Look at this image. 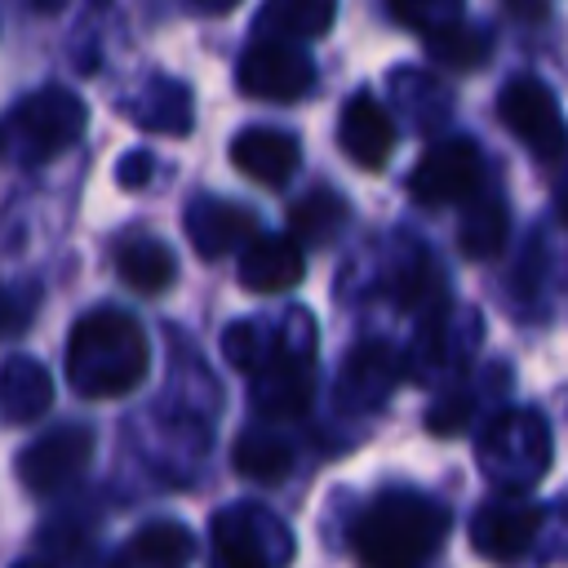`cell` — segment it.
Segmentation results:
<instances>
[{
  "instance_id": "1",
  "label": "cell",
  "mask_w": 568,
  "mask_h": 568,
  "mask_svg": "<svg viewBox=\"0 0 568 568\" xmlns=\"http://www.w3.org/2000/svg\"><path fill=\"white\" fill-rule=\"evenodd\" d=\"M151 346L142 324L120 306H93L67 337V382L84 399H115L142 386Z\"/></svg>"
},
{
  "instance_id": "2",
  "label": "cell",
  "mask_w": 568,
  "mask_h": 568,
  "mask_svg": "<svg viewBox=\"0 0 568 568\" xmlns=\"http://www.w3.org/2000/svg\"><path fill=\"white\" fill-rule=\"evenodd\" d=\"M448 537V510L435 497L395 488L364 506L355 519V555L373 568H404L435 555Z\"/></svg>"
},
{
  "instance_id": "3",
  "label": "cell",
  "mask_w": 568,
  "mask_h": 568,
  "mask_svg": "<svg viewBox=\"0 0 568 568\" xmlns=\"http://www.w3.org/2000/svg\"><path fill=\"white\" fill-rule=\"evenodd\" d=\"M555 457V439L541 413L532 408H506L497 413L475 444V462L479 475L497 488V493H528Z\"/></svg>"
},
{
  "instance_id": "4",
  "label": "cell",
  "mask_w": 568,
  "mask_h": 568,
  "mask_svg": "<svg viewBox=\"0 0 568 568\" xmlns=\"http://www.w3.org/2000/svg\"><path fill=\"white\" fill-rule=\"evenodd\" d=\"M84 124H89V106H84L71 89L49 84V89L27 93V98L9 111L0 138H4L27 164H44V160L71 151V146L80 142Z\"/></svg>"
},
{
  "instance_id": "5",
  "label": "cell",
  "mask_w": 568,
  "mask_h": 568,
  "mask_svg": "<svg viewBox=\"0 0 568 568\" xmlns=\"http://www.w3.org/2000/svg\"><path fill=\"white\" fill-rule=\"evenodd\" d=\"M311 328L297 333V342L288 337V328H280V346L262 359V368H253V408L271 422H293L311 408L315 399V364H311Z\"/></svg>"
},
{
  "instance_id": "6",
  "label": "cell",
  "mask_w": 568,
  "mask_h": 568,
  "mask_svg": "<svg viewBox=\"0 0 568 568\" xmlns=\"http://www.w3.org/2000/svg\"><path fill=\"white\" fill-rule=\"evenodd\" d=\"M484 182V155L470 138H444L435 146L422 151V160L408 173V195L413 204L426 209H444V204H462L479 191Z\"/></svg>"
},
{
  "instance_id": "7",
  "label": "cell",
  "mask_w": 568,
  "mask_h": 568,
  "mask_svg": "<svg viewBox=\"0 0 568 568\" xmlns=\"http://www.w3.org/2000/svg\"><path fill=\"white\" fill-rule=\"evenodd\" d=\"M497 120L537 155V160H559L564 155V115L559 98L550 93L546 80L537 75H515L497 93Z\"/></svg>"
},
{
  "instance_id": "8",
  "label": "cell",
  "mask_w": 568,
  "mask_h": 568,
  "mask_svg": "<svg viewBox=\"0 0 568 568\" xmlns=\"http://www.w3.org/2000/svg\"><path fill=\"white\" fill-rule=\"evenodd\" d=\"M235 89L257 102H297L315 89V62L293 40H262L235 67Z\"/></svg>"
},
{
  "instance_id": "9",
  "label": "cell",
  "mask_w": 568,
  "mask_h": 568,
  "mask_svg": "<svg viewBox=\"0 0 568 568\" xmlns=\"http://www.w3.org/2000/svg\"><path fill=\"white\" fill-rule=\"evenodd\" d=\"M213 550L235 568H271L293 555V537L262 506H226L213 515Z\"/></svg>"
},
{
  "instance_id": "10",
  "label": "cell",
  "mask_w": 568,
  "mask_h": 568,
  "mask_svg": "<svg viewBox=\"0 0 568 568\" xmlns=\"http://www.w3.org/2000/svg\"><path fill=\"white\" fill-rule=\"evenodd\" d=\"M93 462V430L80 426V422H67V426H53L44 435H36L22 453H18V479L27 493L44 497V493H58L67 484H75Z\"/></svg>"
},
{
  "instance_id": "11",
  "label": "cell",
  "mask_w": 568,
  "mask_h": 568,
  "mask_svg": "<svg viewBox=\"0 0 568 568\" xmlns=\"http://www.w3.org/2000/svg\"><path fill=\"white\" fill-rule=\"evenodd\" d=\"M537 528H541V510L519 493H501L470 515V546L484 559H519L532 546Z\"/></svg>"
},
{
  "instance_id": "12",
  "label": "cell",
  "mask_w": 568,
  "mask_h": 568,
  "mask_svg": "<svg viewBox=\"0 0 568 568\" xmlns=\"http://www.w3.org/2000/svg\"><path fill=\"white\" fill-rule=\"evenodd\" d=\"M399 377H404V364H399V351L390 342H359L337 373V408L373 413L390 399Z\"/></svg>"
},
{
  "instance_id": "13",
  "label": "cell",
  "mask_w": 568,
  "mask_h": 568,
  "mask_svg": "<svg viewBox=\"0 0 568 568\" xmlns=\"http://www.w3.org/2000/svg\"><path fill=\"white\" fill-rule=\"evenodd\" d=\"M182 226H186V240L195 244V253H200L204 262L226 257V253L244 248V244L257 235V217H253L244 204L222 200V195H195V200L186 204Z\"/></svg>"
},
{
  "instance_id": "14",
  "label": "cell",
  "mask_w": 568,
  "mask_h": 568,
  "mask_svg": "<svg viewBox=\"0 0 568 568\" xmlns=\"http://www.w3.org/2000/svg\"><path fill=\"white\" fill-rule=\"evenodd\" d=\"M337 142H342L351 164L382 169L395 151V120L386 115V106L368 89H359V93L346 98V106L337 115Z\"/></svg>"
},
{
  "instance_id": "15",
  "label": "cell",
  "mask_w": 568,
  "mask_h": 568,
  "mask_svg": "<svg viewBox=\"0 0 568 568\" xmlns=\"http://www.w3.org/2000/svg\"><path fill=\"white\" fill-rule=\"evenodd\" d=\"M306 275V253L288 235H253L240 248V284L248 293H288Z\"/></svg>"
},
{
  "instance_id": "16",
  "label": "cell",
  "mask_w": 568,
  "mask_h": 568,
  "mask_svg": "<svg viewBox=\"0 0 568 568\" xmlns=\"http://www.w3.org/2000/svg\"><path fill=\"white\" fill-rule=\"evenodd\" d=\"M297 160H302L297 138L284 133V129H262L257 124V129L235 133V142H231V164L244 178L262 182V186H284L297 173Z\"/></svg>"
},
{
  "instance_id": "17",
  "label": "cell",
  "mask_w": 568,
  "mask_h": 568,
  "mask_svg": "<svg viewBox=\"0 0 568 568\" xmlns=\"http://www.w3.org/2000/svg\"><path fill=\"white\" fill-rule=\"evenodd\" d=\"M53 404V377L31 355H9L0 364V417L4 422H40Z\"/></svg>"
},
{
  "instance_id": "18",
  "label": "cell",
  "mask_w": 568,
  "mask_h": 568,
  "mask_svg": "<svg viewBox=\"0 0 568 568\" xmlns=\"http://www.w3.org/2000/svg\"><path fill=\"white\" fill-rule=\"evenodd\" d=\"M124 115L146 133H186L191 129V89L182 80L155 75L124 102Z\"/></svg>"
},
{
  "instance_id": "19",
  "label": "cell",
  "mask_w": 568,
  "mask_h": 568,
  "mask_svg": "<svg viewBox=\"0 0 568 568\" xmlns=\"http://www.w3.org/2000/svg\"><path fill=\"white\" fill-rule=\"evenodd\" d=\"M337 18V0H266L257 9L253 31L262 40H315L333 27Z\"/></svg>"
},
{
  "instance_id": "20",
  "label": "cell",
  "mask_w": 568,
  "mask_h": 568,
  "mask_svg": "<svg viewBox=\"0 0 568 568\" xmlns=\"http://www.w3.org/2000/svg\"><path fill=\"white\" fill-rule=\"evenodd\" d=\"M115 271H120V280H124L133 293L155 297V293H164V288L178 280V257H173V248H169L164 240H155V235H133V240L120 244Z\"/></svg>"
},
{
  "instance_id": "21",
  "label": "cell",
  "mask_w": 568,
  "mask_h": 568,
  "mask_svg": "<svg viewBox=\"0 0 568 568\" xmlns=\"http://www.w3.org/2000/svg\"><path fill=\"white\" fill-rule=\"evenodd\" d=\"M422 40H426V53H430L439 67H448V71H475V67H484L488 53H493L488 27H484V22H470L466 13L453 18V22H444V27H430Z\"/></svg>"
},
{
  "instance_id": "22",
  "label": "cell",
  "mask_w": 568,
  "mask_h": 568,
  "mask_svg": "<svg viewBox=\"0 0 568 568\" xmlns=\"http://www.w3.org/2000/svg\"><path fill=\"white\" fill-rule=\"evenodd\" d=\"M231 462H235V470H240L244 479H253V484H280V479L293 470V448L284 444V435H275V430H266V426H253V430H244V435L235 439Z\"/></svg>"
},
{
  "instance_id": "23",
  "label": "cell",
  "mask_w": 568,
  "mask_h": 568,
  "mask_svg": "<svg viewBox=\"0 0 568 568\" xmlns=\"http://www.w3.org/2000/svg\"><path fill=\"white\" fill-rule=\"evenodd\" d=\"M506 231H510V213H506V200L501 195H470V209L462 213V226H457V244L466 257L484 262L493 257L501 244H506Z\"/></svg>"
},
{
  "instance_id": "24",
  "label": "cell",
  "mask_w": 568,
  "mask_h": 568,
  "mask_svg": "<svg viewBox=\"0 0 568 568\" xmlns=\"http://www.w3.org/2000/svg\"><path fill=\"white\" fill-rule=\"evenodd\" d=\"M191 555H195V537L178 519H151V524H142L129 537V546L120 550V559H129V564H186Z\"/></svg>"
},
{
  "instance_id": "25",
  "label": "cell",
  "mask_w": 568,
  "mask_h": 568,
  "mask_svg": "<svg viewBox=\"0 0 568 568\" xmlns=\"http://www.w3.org/2000/svg\"><path fill=\"white\" fill-rule=\"evenodd\" d=\"M346 217H351L346 200H342L337 191H328V186L306 191V195H302V200H293V209H288L293 235H297V240H306V244H328V240L346 226Z\"/></svg>"
},
{
  "instance_id": "26",
  "label": "cell",
  "mask_w": 568,
  "mask_h": 568,
  "mask_svg": "<svg viewBox=\"0 0 568 568\" xmlns=\"http://www.w3.org/2000/svg\"><path fill=\"white\" fill-rule=\"evenodd\" d=\"M271 351H275V342H271L266 324H257V320H240V324H231V328L222 333V355H226L231 368H240V373L262 368V359H266Z\"/></svg>"
},
{
  "instance_id": "27",
  "label": "cell",
  "mask_w": 568,
  "mask_h": 568,
  "mask_svg": "<svg viewBox=\"0 0 568 568\" xmlns=\"http://www.w3.org/2000/svg\"><path fill=\"white\" fill-rule=\"evenodd\" d=\"M439 293H444V275H439V266L435 262H413L408 271H399L395 275V297H399V306H408V311H435V302H439Z\"/></svg>"
},
{
  "instance_id": "28",
  "label": "cell",
  "mask_w": 568,
  "mask_h": 568,
  "mask_svg": "<svg viewBox=\"0 0 568 568\" xmlns=\"http://www.w3.org/2000/svg\"><path fill=\"white\" fill-rule=\"evenodd\" d=\"M390 13L413 27V31H430V27H444L453 18H462V0H390Z\"/></svg>"
},
{
  "instance_id": "29",
  "label": "cell",
  "mask_w": 568,
  "mask_h": 568,
  "mask_svg": "<svg viewBox=\"0 0 568 568\" xmlns=\"http://www.w3.org/2000/svg\"><path fill=\"white\" fill-rule=\"evenodd\" d=\"M470 413H475V395H470V390H466V395H462V390H448V395H439L435 408L426 413V426L448 439V435H462V430L470 426Z\"/></svg>"
},
{
  "instance_id": "30",
  "label": "cell",
  "mask_w": 568,
  "mask_h": 568,
  "mask_svg": "<svg viewBox=\"0 0 568 568\" xmlns=\"http://www.w3.org/2000/svg\"><path fill=\"white\" fill-rule=\"evenodd\" d=\"M151 169H155V160L146 155V151H133V155H124L120 160V186H129V191H138V186H146L151 182Z\"/></svg>"
},
{
  "instance_id": "31",
  "label": "cell",
  "mask_w": 568,
  "mask_h": 568,
  "mask_svg": "<svg viewBox=\"0 0 568 568\" xmlns=\"http://www.w3.org/2000/svg\"><path fill=\"white\" fill-rule=\"evenodd\" d=\"M501 4H506V13L519 18V22H541V18L550 13V0H501Z\"/></svg>"
},
{
  "instance_id": "32",
  "label": "cell",
  "mask_w": 568,
  "mask_h": 568,
  "mask_svg": "<svg viewBox=\"0 0 568 568\" xmlns=\"http://www.w3.org/2000/svg\"><path fill=\"white\" fill-rule=\"evenodd\" d=\"M27 311H22V302L13 297V293H4L0 288V333H13V328H22L27 320H22Z\"/></svg>"
},
{
  "instance_id": "33",
  "label": "cell",
  "mask_w": 568,
  "mask_h": 568,
  "mask_svg": "<svg viewBox=\"0 0 568 568\" xmlns=\"http://www.w3.org/2000/svg\"><path fill=\"white\" fill-rule=\"evenodd\" d=\"M195 9H204V13H231L240 0H191Z\"/></svg>"
},
{
  "instance_id": "34",
  "label": "cell",
  "mask_w": 568,
  "mask_h": 568,
  "mask_svg": "<svg viewBox=\"0 0 568 568\" xmlns=\"http://www.w3.org/2000/svg\"><path fill=\"white\" fill-rule=\"evenodd\" d=\"M27 4H31L36 13H58V9L67 4V0H27Z\"/></svg>"
},
{
  "instance_id": "35",
  "label": "cell",
  "mask_w": 568,
  "mask_h": 568,
  "mask_svg": "<svg viewBox=\"0 0 568 568\" xmlns=\"http://www.w3.org/2000/svg\"><path fill=\"white\" fill-rule=\"evenodd\" d=\"M559 209H564V222H568V186H564V200H559Z\"/></svg>"
},
{
  "instance_id": "36",
  "label": "cell",
  "mask_w": 568,
  "mask_h": 568,
  "mask_svg": "<svg viewBox=\"0 0 568 568\" xmlns=\"http://www.w3.org/2000/svg\"><path fill=\"white\" fill-rule=\"evenodd\" d=\"M0 142H4V138H0Z\"/></svg>"
}]
</instances>
